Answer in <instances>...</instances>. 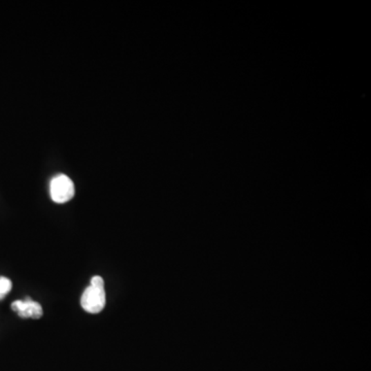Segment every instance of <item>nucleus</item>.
Returning a JSON list of instances; mask_svg holds the SVG:
<instances>
[{
	"mask_svg": "<svg viewBox=\"0 0 371 371\" xmlns=\"http://www.w3.org/2000/svg\"><path fill=\"white\" fill-rule=\"evenodd\" d=\"M106 303V295L104 278L99 276H93L90 282V286L82 295V307L89 314H99L104 310Z\"/></svg>",
	"mask_w": 371,
	"mask_h": 371,
	"instance_id": "1",
	"label": "nucleus"
},
{
	"mask_svg": "<svg viewBox=\"0 0 371 371\" xmlns=\"http://www.w3.org/2000/svg\"><path fill=\"white\" fill-rule=\"evenodd\" d=\"M50 194L56 203H65L75 196V185L67 175H56L50 184Z\"/></svg>",
	"mask_w": 371,
	"mask_h": 371,
	"instance_id": "2",
	"label": "nucleus"
},
{
	"mask_svg": "<svg viewBox=\"0 0 371 371\" xmlns=\"http://www.w3.org/2000/svg\"><path fill=\"white\" fill-rule=\"evenodd\" d=\"M12 310L23 318H32L35 320L41 318L43 316V307L37 301H31L26 297L25 301H16L12 303Z\"/></svg>",
	"mask_w": 371,
	"mask_h": 371,
	"instance_id": "3",
	"label": "nucleus"
},
{
	"mask_svg": "<svg viewBox=\"0 0 371 371\" xmlns=\"http://www.w3.org/2000/svg\"><path fill=\"white\" fill-rule=\"evenodd\" d=\"M12 288V280L4 276H0V301H2L10 292Z\"/></svg>",
	"mask_w": 371,
	"mask_h": 371,
	"instance_id": "4",
	"label": "nucleus"
}]
</instances>
